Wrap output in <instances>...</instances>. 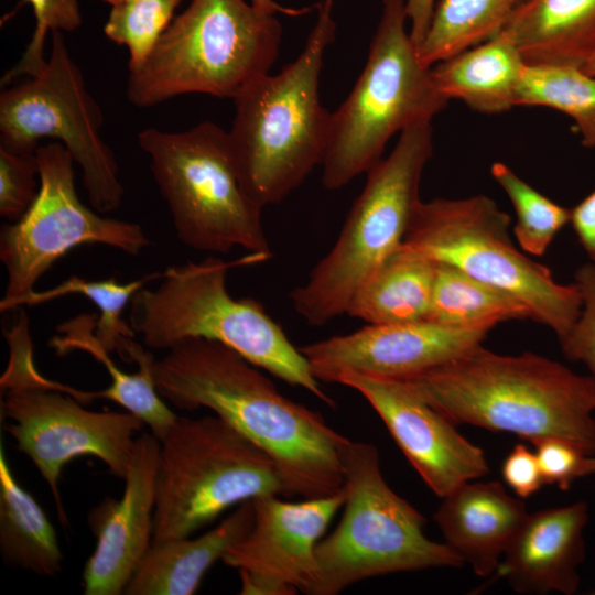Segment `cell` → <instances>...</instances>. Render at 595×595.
I'll return each mask as SVG.
<instances>
[{
	"label": "cell",
	"instance_id": "obj_1",
	"mask_svg": "<svg viewBox=\"0 0 595 595\" xmlns=\"http://www.w3.org/2000/svg\"><path fill=\"white\" fill-rule=\"evenodd\" d=\"M160 396L182 411L209 409L275 464L283 496L316 498L342 490L349 439L321 413L284 397L260 368L231 348L188 338L154 359Z\"/></svg>",
	"mask_w": 595,
	"mask_h": 595
},
{
	"label": "cell",
	"instance_id": "obj_2",
	"mask_svg": "<svg viewBox=\"0 0 595 595\" xmlns=\"http://www.w3.org/2000/svg\"><path fill=\"white\" fill-rule=\"evenodd\" d=\"M407 381L453 423L558 437L595 455V375L581 376L533 353L500 355L483 345Z\"/></svg>",
	"mask_w": 595,
	"mask_h": 595
},
{
	"label": "cell",
	"instance_id": "obj_3",
	"mask_svg": "<svg viewBox=\"0 0 595 595\" xmlns=\"http://www.w3.org/2000/svg\"><path fill=\"white\" fill-rule=\"evenodd\" d=\"M266 260L253 253L234 261L208 256L167 267L155 289L144 286L133 294L129 324L151 349L167 350L188 338L220 343L260 369L335 407L306 357L262 304L251 298L235 299L228 292L229 269Z\"/></svg>",
	"mask_w": 595,
	"mask_h": 595
},
{
	"label": "cell",
	"instance_id": "obj_4",
	"mask_svg": "<svg viewBox=\"0 0 595 595\" xmlns=\"http://www.w3.org/2000/svg\"><path fill=\"white\" fill-rule=\"evenodd\" d=\"M299 56L232 100L228 137L247 193L263 208L282 202L325 155L332 112L320 100L324 55L335 40L334 0H320Z\"/></svg>",
	"mask_w": 595,
	"mask_h": 595
},
{
	"label": "cell",
	"instance_id": "obj_5",
	"mask_svg": "<svg viewBox=\"0 0 595 595\" xmlns=\"http://www.w3.org/2000/svg\"><path fill=\"white\" fill-rule=\"evenodd\" d=\"M281 37L275 14L245 0H192L129 71L127 98L141 108L185 94L234 99L269 73Z\"/></svg>",
	"mask_w": 595,
	"mask_h": 595
},
{
	"label": "cell",
	"instance_id": "obj_6",
	"mask_svg": "<svg viewBox=\"0 0 595 595\" xmlns=\"http://www.w3.org/2000/svg\"><path fill=\"white\" fill-rule=\"evenodd\" d=\"M432 153L431 121H418L367 172L334 246L290 293L295 312L309 324L323 326L346 314L359 288L401 246Z\"/></svg>",
	"mask_w": 595,
	"mask_h": 595
},
{
	"label": "cell",
	"instance_id": "obj_7",
	"mask_svg": "<svg viewBox=\"0 0 595 595\" xmlns=\"http://www.w3.org/2000/svg\"><path fill=\"white\" fill-rule=\"evenodd\" d=\"M405 0H382L366 64L351 91L332 113L322 184L336 191L382 158L396 132L431 121L448 100L418 56L407 29Z\"/></svg>",
	"mask_w": 595,
	"mask_h": 595
},
{
	"label": "cell",
	"instance_id": "obj_8",
	"mask_svg": "<svg viewBox=\"0 0 595 595\" xmlns=\"http://www.w3.org/2000/svg\"><path fill=\"white\" fill-rule=\"evenodd\" d=\"M138 143L185 247L220 255L238 247L270 259L263 207L242 185L228 131L210 121L181 132L145 128Z\"/></svg>",
	"mask_w": 595,
	"mask_h": 595
},
{
	"label": "cell",
	"instance_id": "obj_9",
	"mask_svg": "<svg viewBox=\"0 0 595 595\" xmlns=\"http://www.w3.org/2000/svg\"><path fill=\"white\" fill-rule=\"evenodd\" d=\"M343 467L344 512L316 547L311 595H336L374 576L464 564L446 543L424 534L425 518L387 484L375 445L350 441Z\"/></svg>",
	"mask_w": 595,
	"mask_h": 595
},
{
	"label": "cell",
	"instance_id": "obj_10",
	"mask_svg": "<svg viewBox=\"0 0 595 595\" xmlns=\"http://www.w3.org/2000/svg\"><path fill=\"white\" fill-rule=\"evenodd\" d=\"M509 226V215L486 195L434 198L419 203L403 244L510 294L561 340L581 314L580 291L519 250Z\"/></svg>",
	"mask_w": 595,
	"mask_h": 595
},
{
	"label": "cell",
	"instance_id": "obj_11",
	"mask_svg": "<svg viewBox=\"0 0 595 595\" xmlns=\"http://www.w3.org/2000/svg\"><path fill=\"white\" fill-rule=\"evenodd\" d=\"M283 496L273 461L221 418L178 416L160 441L152 543L186 538L234 505Z\"/></svg>",
	"mask_w": 595,
	"mask_h": 595
},
{
	"label": "cell",
	"instance_id": "obj_12",
	"mask_svg": "<svg viewBox=\"0 0 595 595\" xmlns=\"http://www.w3.org/2000/svg\"><path fill=\"white\" fill-rule=\"evenodd\" d=\"M10 349L1 377L6 390V431L33 462L54 497L60 519L67 522L58 489L64 466L82 455L102 461L111 475L125 478L143 422L131 412L90 411L50 385L33 365L30 326L14 324L4 332Z\"/></svg>",
	"mask_w": 595,
	"mask_h": 595
},
{
	"label": "cell",
	"instance_id": "obj_13",
	"mask_svg": "<svg viewBox=\"0 0 595 595\" xmlns=\"http://www.w3.org/2000/svg\"><path fill=\"white\" fill-rule=\"evenodd\" d=\"M102 123V110L60 31L52 32L43 71L0 94V144L36 151L40 140H57L80 167L91 206L106 214L120 207L125 188L116 156L101 138Z\"/></svg>",
	"mask_w": 595,
	"mask_h": 595
},
{
	"label": "cell",
	"instance_id": "obj_14",
	"mask_svg": "<svg viewBox=\"0 0 595 595\" xmlns=\"http://www.w3.org/2000/svg\"><path fill=\"white\" fill-rule=\"evenodd\" d=\"M35 154L37 195L20 219L0 230V260L8 279L3 299L35 290L41 277L76 247L104 245L138 256L151 244L139 224L102 217L80 201L74 159L62 143L39 145Z\"/></svg>",
	"mask_w": 595,
	"mask_h": 595
},
{
	"label": "cell",
	"instance_id": "obj_15",
	"mask_svg": "<svg viewBox=\"0 0 595 595\" xmlns=\"http://www.w3.org/2000/svg\"><path fill=\"white\" fill-rule=\"evenodd\" d=\"M494 327L454 326L429 320L366 325L300 349L318 381L335 382L344 374L407 380L482 345Z\"/></svg>",
	"mask_w": 595,
	"mask_h": 595
},
{
	"label": "cell",
	"instance_id": "obj_16",
	"mask_svg": "<svg viewBox=\"0 0 595 595\" xmlns=\"http://www.w3.org/2000/svg\"><path fill=\"white\" fill-rule=\"evenodd\" d=\"M335 383L359 392L378 413L407 459L440 498L488 474L485 452L430 404L407 380L358 374Z\"/></svg>",
	"mask_w": 595,
	"mask_h": 595
},
{
	"label": "cell",
	"instance_id": "obj_17",
	"mask_svg": "<svg viewBox=\"0 0 595 595\" xmlns=\"http://www.w3.org/2000/svg\"><path fill=\"white\" fill-rule=\"evenodd\" d=\"M251 500L252 528L221 561L237 569L240 580L261 582L289 595L298 591L311 595L318 576L316 547L344 506V489L298 502L279 495Z\"/></svg>",
	"mask_w": 595,
	"mask_h": 595
},
{
	"label": "cell",
	"instance_id": "obj_18",
	"mask_svg": "<svg viewBox=\"0 0 595 595\" xmlns=\"http://www.w3.org/2000/svg\"><path fill=\"white\" fill-rule=\"evenodd\" d=\"M160 441L140 434L125 475L121 498L106 497L88 515L96 548L83 570L85 595H119L150 550Z\"/></svg>",
	"mask_w": 595,
	"mask_h": 595
},
{
	"label": "cell",
	"instance_id": "obj_19",
	"mask_svg": "<svg viewBox=\"0 0 595 595\" xmlns=\"http://www.w3.org/2000/svg\"><path fill=\"white\" fill-rule=\"evenodd\" d=\"M587 521L584 501L528 513L490 581L505 578L520 594H575Z\"/></svg>",
	"mask_w": 595,
	"mask_h": 595
},
{
	"label": "cell",
	"instance_id": "obj_20",
	"mask_svg": "<svg viewBox=\"0 0 595 595\" xmlns=\"http://www.w3.org/2000/svg\"><path fill=\"white\" fill-rule=\"evenodd\" d=\"M442 499L434 520L444 543L477 576H491L529 513L526 505L497 480L464 483Z\"/></svg>",
	"mask_w": 595,
	"mask_h": 595
},
{
	"label": "cell",
	"instance_id": "obj_21",
	"mask_svg": "<svg viewBox=\"0 0 595 595\" xmlns=\"http://www.w3.org/2000/svg\"><path fill=\"white\" fill-rule=\"evenodd\" d=\"M253 519L252 500H246L217 527L197 538L152 543L125 594H194L210 566L250 531Z\"/></svg>",
	"mask_w": 595,
	"mask_h": 595
},
{
	"label": "cell",
	"instance_id": "obj_22",
	"mask_svg": "<svg viewBox=\"0 0 595 595\" xmlns=\"http://www.w3.org/2000/svg\"><path fill=\"white\" fill-rule=\"evenodd\" d=\"M500 34L528 66L582 68L595 53V0H530Z\"/></svg>",
	"mask_w": 595,
	"mask_h": 595
},
{
	"label": "cell",
	"instance_id": "obj_23",
	"mask_svg": "<svg viewBox=\"0 0 595 595\" xmlns=\"http://www.w3.org/2000/svg\"><path fill=\"white\" fill-rule=\"evenodd\" d=\"M527 64L502 34L465 50L431 67L439 91L483 113L516 107L517 90Z\"/></svg>",
	"mask_w": 595,
	"mask_h": 595
},
{
	"label": "cell",
	"instance_id": "obj_24",
	"mask_svg": "<svg viewBox=\"0 0 595 595\" xmlns=\"http://www.w3.org/2000/svg\"><path fill=\"white\" fill-rule=\"evenodd\" d=\"M433 275L434 261L402 242L359 288L346 315L366 325L428 320Z\"/></svg>",
	"mask_w": 595,
	"mask_h": 595
},
{
	"label": "cell",
	"instance_id": "obj_25",
	"mask_svg": "<svg viewBox=\"0 0 595 595\" xmlns=\"http://www.w3.org/2000/svg\"><path fill=\"white\" fill-rule=\"evenodd\" d=\"M0 551L7 564L42 576L62 570V551L44 510L11 472L0 451Z\"/></svg>",
	"mask_w": 595,
	"mask_h": 595
},
{
	"label": "cell",
	"instance_id": "obj_26",
	"mask_svg": "<svg viewBox=\"0 0 595 595\" xmlns=\"http://www.w3.org/2000/svg\"><path fill=\"white\" fill-rule=\"evenodd\" d=\"M530 0H439L429 29L416 46L432 67L500 33Z\"/></svg>",
	"mask_w": 595,
	"mask_h": 595
},
{
	"label": "cell",
	"instance_id": "obj_27",
	"mask_svg": "<svg viewBox=\"0 0 595 595\" xmlns=\"http://www.w3.org/2000/svg\"><path fill=\"white\" fill-rule=\"evenodd\" d=\"M163 271L151 272L128 283H120L115 278L88 280L72 275L43 291L33 290L13 299L2 298L0 311L33 307L71 294L83 295L99 310L95 329L97 339L110 354L117 351L122 360L129 363L128 350L134 342L136 333L129 322L123 320V310L136 292L148 283L160 280Z\"/></svg>",
	"mask_w": 595,
	"mask_h": 595
},
{
	"label": "cell",
	"instance_id": "obj_28",
	"mask_svg": "<svg viewBox=\"0 0 595 595\" xmlns=\"http://www.w3.org/2000/svg\"><path fill=\"white\" fill-rule=\"evenodd\" d=\"M524 318H530L528 309L510 294L451 264L434 261L429 321L454 326H496Z\"/></svg>",
	"mask_w": 595,
	"mask_h": 595
},
{
	"label": "cell",
	"instance_id": "obj_29",
	"mask_svg": "<svg viewBox=\"0 0 595 595\" xmlns=\"http://www.w3.org/2000/svg\"><path fill=\"white\" fill-rule=\"evenodd\" d=\"M517 106L549 107L571 117L585 147H595V76L578 67L526 66Z\"/></svg>",
	"mask_w": 595,
	"mask_h": 595
},
{
	"label": "cell",
	"instance_id": "obj_30",
	"mask_svg": "<svg viewBox=\"0 0 595 595\" xmlns=\"http://www.w3.org/2000/svg\"><path fill=\"white\" fill-rule=\"evenodd\" d=\"M490 173L513 205L517 216L513 232L521 250L543 256L556 234L570 221L571 209L542 195L501 162L494 163Z\"/></svg>",
	"mask_w": 595,
	"mask_h": 595
},
{
	"label": "cell",
	"instance_id": "obj_31",
	"mask_svg": "<svg viewBox=\"0 0 595 595\" xmlns=\"http://www.w3.org/2000/svg\"><path fill=\"white\" fill-rule=\"evenodd\" d=\"M110 6L106 36L129 51L128 71L149 57L182 0H102Z\"/></svg>",
	"mask_w": 595,
	"mask_h": 595
},
{
	"label": "cell",
	"instance_id": "obj_32",
	"mask_svg": "<svg viewBox=\"0 0 595 595\" xmlns=\"http://www.w3.org/2000/svg\"><path fill=\"white\" fill-rule=\"evenodd\" d=\"M29 3L35 18V28L29 44L14 66L1 78V86H8L21 76L40 74L45 64L44 44L48 32H73L82 24L77 0H21L19 7Z\"/></svg>",
	"mask_w": 595,
	"mask_h": 595
},
{
	"label": "cell",
	"instance_id": "obj_33",
	"mask_svg": "<svg viewBox=\"0 0 595 595\" xmlns=\"http://www.w3.org/2000/svg\"><path fill=\"white\" fill-rule=\"evenodd\" d=\"M39 164L35 151L0 144V216L13 223L34 202L39 186Z\"/></svg>",
	"mask_w": 595,
	"mask_h": 595
},
{
	"label": "cell",
	"instance_id": "obj_34",
	"mask_svg": "<svg viewBox=\"0 0 595 595\" xmlns=\"http://www.w3.org/2000/svg\"><path fill=\"white\" fill-rule=\"evenodd\" d=\"M532 445L544 484L567 490L575 480L595 474V455L570 441L549 437Z\"/></svg>",
	"mask_w": 595,
	"mask_h": 595
},
{
	"label": "cell",
	"instance_id": "obj_35",
	"mask_svg": "<svg viewBox=\"0 0 595 595\" xmlns=\"http://www.w3.org/2000/svg\"><path fill=\"white\" fill-rule=\"evenodd\" d=\"M574 283L582 298L581 314L559 342L567 359L583 363L595 375V263L578 268Z\"/></svg>",
	"mask_w": 595,
	"mask_h": 595
},
{
	"label": "cell",
	"instance_id": "obj_36",
	"mask_svg": "<svg viewBox=\"0 0 595 595\" xmlns=\"http://www.w3.org/2000/svg\"><path fill=\"white\" fill-rule=\"evenodd\" d=\"M501 476L520 499L529 498L544 485L537 454L523 443L515 444L507 454L501 465Z\"/></svg>",
	"mask_w": 595,
	"mask_h": 595
},
{
	"label": "cell",
	"instance_id": "obj_37",
	"mask_svg": "<svg viewBox=\"0 0 595 595\" xmlns=\"http://www.w3.org/2000/svg\"><path fill=\"white\" fill-rule=\"evenodd\" d=\"M570 221L580 244L595 261V190L571 209Z\"/></svg>",
	"mask_w": 595,
	"mask_h": 595
},
{
	"label": "cell",
	"instance_id": "obj_38",
	"mask_svg": "<svg viewBox=\"0 0 595 595\" xmlns=\"http://www.w3.org/2000/svg\"><path fill=\"white\" fill-rule=\"evenodd\" d=\"M435 4L436 0H405L409 31L415 46L421 43L429 29Z\"/></svg>",
	"mask_w": 595,
	"mask_h": 595
},
{
	"label": "cell",
	"instance_id": "obj_39",
	"mask_svg": "<svg viewBox=\"0 0 595 595\" xmlns=\"http://www.w3.org/2000/svg\"><path fill=\"white\" fill-rule=\"evenodd\" d=\"M250 1H251L250 3L255 6L257 9L267 13H271V14L282 13L290 17H298V15L306 14L311 11L310 8L294 9V8L284 7L275 2L274 0H250Z\"/></svg>",
	"mask_w": 595,
	"mask_h": 595
},
{
	"label": "cell",
	"instance_id": "obj_40",
	"mask_svg": "<svg viewBox=\"0 0 595 595\" xmlns=\"http://www.w3.org/2000/svg\"><path fill=\"white\" fill-rule=\"evenodd\" d=\"M581 69L588 75L595 76V53Z\"/></svg>",
	"mask_w": 595,
	"mask_h": 595
}]
</instances>
